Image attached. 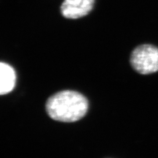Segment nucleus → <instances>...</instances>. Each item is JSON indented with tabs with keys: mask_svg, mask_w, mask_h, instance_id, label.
<instances>
[{
	"mask_svg": "<svg viewBox=\"0 0 158 158\" xmlns=\"http://www.w3.org/2000/svg\"><path fill=\"white\" fill-rule=\"evenodd\" d=\"M46 111L53 119L65 123L75 122L85 117L88 110V101L81 93L63 90L49 97Z\"/></svg>",
	"mask_w": 158,
	"mask_h": 158,
	"instance_id": "1",
	"label": "nucleus"
},
{
	"mask_svg": "<svg viewBox=\"0 0 158 158\" xmlns=\"http://www.w3.org/2000/svg\"><path fill=\"white\" fill-rule=\"evenodd\" d=\"M131 65L140 75L158 72V47L150 44L136 46L130 56Z\"/></svg>",
	"mask_w": 158,
	"mask_h": 158,
	"instance_id": "2",
	"label": "nucleus"
},
{
	"mask_svg": "<svg viewBox=\"0 0 158 158\" xmlns=\"http://www.w3.org/2000/svg\"><path fill=\"white\" fill-rule=\"evenodd\" d=\"M95 0H64L60 11L63 17L77 19L87 15L94 6Z\"/></svg>",
	"mask_w": 158,
	"mask_h": 158,
	"instance_id": "3",
	"label": "nucleus"
},
{
	"mask_svg": "<svg viewBox=\"0 0 158 158\" xmlns=\"http://www.w3.org/2000/svg\"><path fill=\"white\" fill-rule=\"evenodd\" d=\"M16 73L7 63H0V94L5 95L13 91L16 84Z\"/></svg>",
	"mask_w": 158,
	"mask_h": 158,
	"instance_id": "4",
	"label": "nucleus"
}]
</instances>
